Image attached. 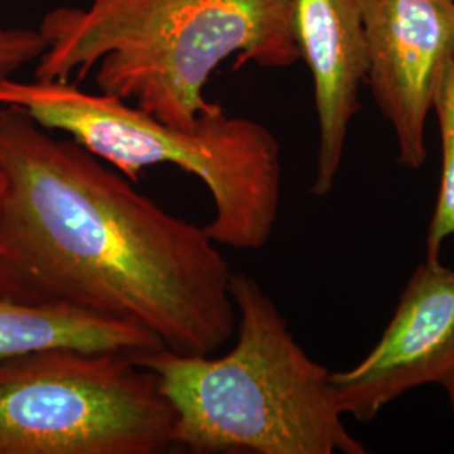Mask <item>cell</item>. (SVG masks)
Here are the masks:
<instances>
[{"mask_svg":"<svg viewBox=\"0 0 454 454\" xmlns=\"http://www.w3.org/2000/svg\"><path fill=\"white\" fill-rule=\"evenodd\" d=\"M0 31H4V27H2V26H0Z\"/></svg>","mask_w":454,"mask_h":454,"instance_id":"cell-14","label":"cell"},{"mask_svg":"<svg viewBox=\"0 0 454 454\" xmlns=\"http://www.w3.org/2000/svg\"><path fill=\"white\" fill-rule=\"evenodd\" d=\"M4 192H5V174H4V168H2V163H0V204H2V199H4Z\"/></svg>","mask_w":454,"mask_h":454,"instance_id":"cell-13","label":"cell"},{"mask_svg":"<svg viewBox=\"0 0 454 454\" xmlns=\"http://www.w3.org/2000/svg\"><path fill=\"white\" fill-rule=\"evenodd\" d=\"M172 424L157 377L130 354L0 358V454H162Z\"/></svg>","mask_w":454,"mask_h":454,"instance_id":"cell-5","label":"cell"},{"mask_svg":"<svg viewBox=\"0 0 454 454\" xmlns=\"http://www.w3.org/2000/svg\"><path fill=\"white\" fill-rule=\"evenodd\" d=\"M454 373V270L424 261L379 343L356 367L330 373L343 416L369 422L406 392Z\"/></svg>","mask_w":454,"mask_h":454,"instance_id":"cell-7","label":"cell"},{"mask_svg":"<svg viewBox=\"0 0 454 454\" xmlns=\"http://www.w3.org/2000/svg\"><path fill=\"white\" fill-rule=\"evenodd\" d=\"M0 106L29 114L65 133L137 184L150 167L174 165L209 191L212 241L261 249L275 231L281 204V146L273 131L214 103L192 129L168 125L129 101L84 91L73 82L0 80Z\"/></svg>","mask_w":454,"mask_h":454,"instance_id":"cell-4","label":"cell"},{"mask_svg":"<svg viewBox=\"0 0 454 454\" xmlns=\"http://www.w3.org/2000/svg\"><path fill=\"white\" fill-rule=\"evenodd\" d=\"M300 59L313 78L318 150L311 194L335 187L350 123L367 82V48L358 0H293Z\"/></svg>","mask_w":454,"mask_h":454,"instance_id":"cell-8","label":"cell"},{"mask_svg":"<svg viewBox=\"0 0 454 454\" xmlns=\"http://www.w3.org/2000/svg\"><path fill=\"white\" fill-rule=\"evenodd\" d=\"M442 387L448 392V399H450V404H451V411L454 414V373L451 377H448L444 382H442Z\"/></svg>","mask_w":454,"mask_h":454,"instance_id":"cell-12","label":"cell"},{"mask_svg":"<svg viewBox=\"0 0 454 454\" xmlns=\"http://www.w3.org/2000/svg\"><path fill=\"white\" fill-rule=\"evenodd\" d=\"M236 345L221 357L157 348L135 358L174 412L172 450L221 454H365L341 421L330 373L293 337L260 283L231 276Z\"/></svg>","mask_w":454,"mask_h":454,"instance_id":"cell-3","label":"cell"},{"mask_svg":"<svg viewBox=\"0 0 454 454\" xmlns=\"http://www.w3.org/2000/svg\"><path fill=\"white\" fill-rule=\"evenodd\" d=\"M0 163L2 298L135 325L182 354L234 337L232 271L206 227L11 106H0Z\"/></svg>","mask_w":454,"mask_h":454,"instance_id":"cell-1","label":"cell"},{"mask_svg":"<svg viewBox=\"0 0 454 454\" xmlns=\"http://www.w3.org/2000/svg\"><path fill=\"white\" fill-rule=\"evenodd\" d=\"M442 144V170L438 200L427 227L426 260L439 261L442 244L454 241V59L439 84L434 108Z\"/></svg>","mask_w":454,"mask_h":454,"instance_id":"cell-10","label":"cell"},{"mask_svg":"<svg viewBox=\"0 0 454 454\" xmlns=\"http://www.w3.org/2000/svg\"><path fill=\"white\" fill-rule=\"evenodd\" d=\"M58 347L140 356L163 345L135 325L0 296V358Z\"/></svg>","mask_w":454,"mask_h":454,"instance_id":"cell-9","label":"cell"},{"mask_svg":"<svg viewBox=\"0 0 454 454\" xmlns=\"http://www.w3.org/2000/svg\"><path fill=\"white\" fill-rule=\"evenodd\" d=\"M37 31L35 80L80 84L95 71L101 93L180 129L214 105L204 88L227 59L236 69L300 59L293 0H91L49 11Z\"/></svg>","mask_w":454,"mask_h":454,"instance_id":"cell-2","label":"cell"},{"mask_svg":"<svg viewBox=\"0 0 454 454\" xmlns=\"http://www.w3.org/2000/svg\"><path fill=\"white\" fill-rule=\"evenodd\" d=\"M367 84L389 121L397 160L421 168L426 123L454 59V0H358Z\"/></svg>","mask_w":454,"mask_h":454,"instance_id":"cell-6","label":"cell"},{"mask_svg":"<svg viewBox=\"0 0 454 454\" xmlns=\"http://www.w3.org/2000/svg\"><path fill=\"white\" fill-rule=\"evenodd\" d=\"M46 49L39 31L5 29L0 31V80L14 76L22 66L37 61Z\"/></svg>","mask_w":454,"mask_h":454,"instance_id":"cell-11","label":"cell"}]
</instances>
